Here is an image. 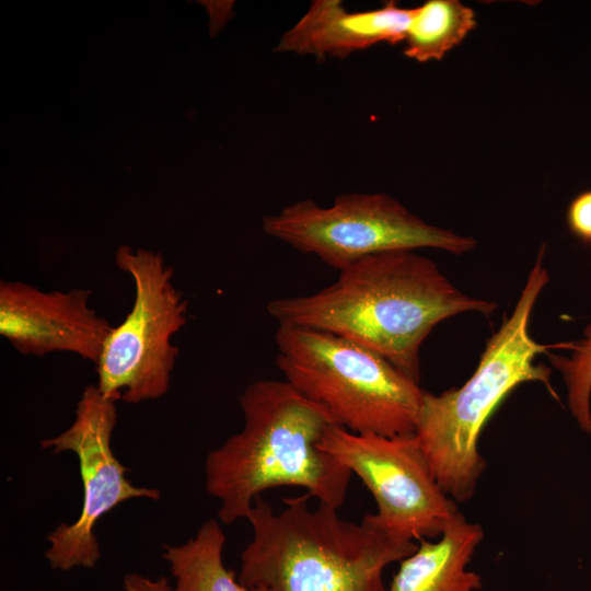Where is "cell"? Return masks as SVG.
I'll return each mask as SVG.
<instances>
[{
  "mask_svg": "<svg viewBox=\"0 0 591 591\" xmlns=\"http://www.w3.org/2000/svg\"><path fill=\"white\" fill-rule=\"evenodd\" d=\"M495 301L457 289L416 251L381 253L346 267L322 290L267 304L278 325L328 332L384 357L420 381V348L433 327L461 313L490 315Z\"/></svg>",
  "mask_w": 591,
  "mask_h": 591,
  "instance_id": "obj_1",
  "label": "cell"
},
{
  "mask_svg": "<svg viewBox=\"0 0 591 591\" xmlns=\"http://www.w3.org/2000/svg\"><path fill=\"white\" fill-rule=\"evenodd\" d=\"M242 430L209 452L206 491L220 502L219 519H246L265 490L297 486L318 502L339 509L352 473L320 448L326 430L337 425L325 408L286 380H258L240 396Z\"/></svg>",
  "mask_w": 591,
  "mask_h": 591,
  "instance_id": "obj_2",
  "label": "cell"
},
{
  "mask_svg": "<svg viewBox=\"0 0 591 591\" xmlns=\"http://www.w3.org/2000/svg\"><path fill=\"white\" fill-rule=\"evenodd\" d=\"M310 498H285L278 513L260 496L254 500L239 582L266 591H385L383 570L418 544L391 536L372 513L356 523L322 502L311 509Z\"/></svg>",
  "mask_w": 591,
  "mask_h": 591,
  "instance_id": "obj_3",
  "label": "cell"
},
{
  "mask_svg": "<svg viewBox=\"0 0 591 591\" xmlns=\"http://www.w3.org/2000/svg\"><path fill=\"white\" fill-rule=\"evenodd\" d=\"M544 245L512 313L487 340L476 370L460 387L438 395L425 391L415 434L444 493L457 502L472 499L486 461L478 451L480 432L502 399L524 382H541L555 399L549 367L535 363L554 349L529 333L535 303L549 277Z\"/></svg>",
  "mask_w": 591,
  "mask_h": 591,
  "instance_id": "obj_4",
  "label": "cell"
},
{
  "mask_svg": "<svg viewBox=\"0 0 591 591\" xmlns=\"http://www.w3.org/2000/svg\"><path fill=\"white\" fill-rule=\"evenodd\" d=\"M276 364L285 380L356 433L413 434L425 390L375 351L314 328L278 325Z\"/></svg>",
  "mask_w": 591,
  "mask_h": 591,
  "instance_id": "obj_5",
  "label": "cell"
},
{
  "mask_svg": "<svg viewBox=\"0 0 591 591\" xmlns=\"http://www.w3.org/2000/svg\"><path fill=\"white\" fill-rule=\"evenodd\" d=\"M264 232L338 269L368 256L436 248L468 253L477 241L430 224L397 199L382 193L344 194L331 206L304 199L263 218Z\"/></svg>",
  "mask_w": 591,
  "mask_h": 591,
  "instance_id": "obj_6",
  "label": "cell"
},
{
  "mask_svg": "<svg viewBox=\"0 0 591 591\" xmlns=\"http://www.w3.org/2000/svg\"><path fill=\"white\" fill-rule=\"evenodd\" d=\"M115 263L134 280L135 299L125 320L106 338L95 363L96 385L108 397L138 404L169 391L179 354L172 337L188 321V302L173 282V267L160 253L121 245Z\"/></svg>",
  "mask_w": 591,
  "mask_h": 591,
  "instance_id": "obj_7",
  "label": "cell"
},
{
  "mask_svg": "<svg viewBox=\"0 0 591 591\" xmlns=\"http://www.w3.org/2000/svg\"><path fill=\"white\" fill-rule=\"evenodd\" d=\"M320 448L362 480L376 502L375 521L393 537L414 542L440 536L459 512L415 433L385 437L333 425Z\"/></svg>",
  "mask_w": 591,
  "mask_h": 591,
  "instance_id": "obj_8",
  "label": "cell"
},
{
  "mask_svg": "<svg viewBox=\"0 0 591 591\" xmlns=\"http://www.w3.org/2000/svg\"><path fill=\"white\" fill-rule=\"evenodd\" d=\"M116 399L97 385H88L77 404L73 422L60 434L45 439L42 448L53 454L73 452L79 460L83 503L73 523H61L47 536L45 557L54 569L93 568L101 558L94 528L97 521L123 501L132 498L159 500L154 488L134 486L128 471L115 456L112 434L117 422Z\"/></svg>",
  "mask_w": 591,
  "mask_h": 591,
  "instance_id": "obj_9",
  "label": "cell"
},
{
  "mask_svg": "<svg viewBox=\"0 0 591 591\" xmlns=\"http://www.w3.org/2000/svg\"><path fill=\"white\" fill-rule=\"evenodd\" d=\"M92 290L43 291L0 281V334L24 356L69 352L97 362L113 325L90 308Z\"/></svg>",
  "mask_w": 591,
  "mask_h": 591,
  "instance_id": "obj_10",
  "label": "cell"
},
{
  "mask_svg": "<svg viewBox=\"0 0 591 591\" xmlns=\"http://www.w3.org/2000/svg\"><path fill=\"white\" fill-rule=\"evenodd\" d=\"M410 16L412 8L399 7L396 1L373 10L349 12L339 0H314L281 35L275 51L310 55L318 61L345 59L380 43L404 42Z\"/></svg>",
  "mask_w": 591,
  "mask_h": 591,
  "instance_id": "obj_11",
  "label": "cell"
},
{
  "mask_svg": "<svg viewBox=\"0 0 591 591\" xmlns=\"http://www.w3.org/2000/svg\"><path fill=\"white\" fill-rule=\"evenodd\" d=\"M483 538V528L459 511L437 542L419 540L417 549L399 561L385 591L479 590L482 578L467 566Z\"/></svg>",
  "mask_w": 591,
  "mask_h": 591,
  "instance_id": "obj_12",
  "label": "cell"
},
{
  "mask_svg": "<svg viewBox=\"0 0 591 591\" xmlns=\"http://www.w3.org/2000/svg\"><path fill=\"white\" fill-rule=\"evenodd\" d=\"M225 535L220 524L207 520L197 534L178 546L164 545V559L175 580L173 591H266L241 584L235 572L224 567Z\"/></svg>",
  "mask_w": 591,
  "mask_h": 591,
  "instance_id": "obj_13",
  "label": "cell"
},
{
  "mask_svg": "<svg viewBox=\"0 0 591 591\" xmlns=\"http://www.w3.org/2000/svg\"><path fill=\"white\" fill-rule=\"evenodd\" d=\"M477 26L474 10L459 0H427L412 8L403 54L417 62L441 60Z\"/></svg>",
  "mask_w": 591,
  "mask_h": 591,
  "instance_id": "obj_14",
  "label": "cell"
},
{
  "mask_svg": "<svg viewBox=\"0 0 591 591\" xmlns=\"http://www.w3.org/2000/svg\"><path fill=\"white\" fill-rule=\"evenodd\" d=\"M555 348L569 351V356L545 354L551 366L561 373L571 415L580 429L591 434V321L580 339L557 343Z\"/></svg>",
  "mask_w": 591,
  "mask_h": 591,
  "instance_id": "obj_15",
  "label": "cell"
},
{
  "mask_svg": "<svg viewBox=\"0 0 591 591\" xmlns=\"http://www.w3.org/2000/svg\"><path fill=\"white\" fill-rule=\"evenodd\" d=\"M570 232L586 244H591V189L578 194L566 213Z\"/></svg>",
  "mask_w": 591,
  "mask_h": 591,
  "instance_id": "obj_16",
  "label": "cell"
},
{
  "mask_svg": "<svg viewBox=\"0 0 591 591\" xmlns=\"http://www.w3.org/2000/svg\"><path fill=\"white\" fill-rule=\"evenodd\" d=\"M123 587L125 591H173L165 577L152 580L136 572L124 577Z\"/></svg>",
  "mask_w": 591,
  "mask_h": 591,
  "instance_id": "obj_17",
  "label": "cell"
}]
</instances>
